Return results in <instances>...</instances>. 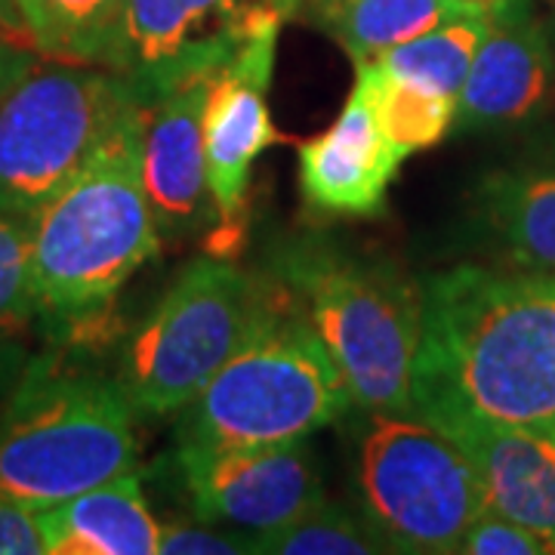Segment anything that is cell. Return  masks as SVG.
Instances as JSON below:
<instances>
[{
	"label": "cell",
	"mask_w": 555,
	"mask_h": 555,
	"mask_svg": "<svg viewBox=\"0 0 555 555\" xmlns=\"http://www.w3.org/2000/svg\"><path fill=\"white\" fill-rule=\"evenodd\" d=\"M555 429V275L454 266L423 284L414 414Z\"/></svg>",
	"instance_id": "6da1fadb"
},
{
	"label": "cell",
	"mask_w": 555,
	"mask_h": 555,
	"mask_svg": "<svg viewBox=\"0 0 555 555\" xmlns=\"http://www.w3.org/2000/svg\"><path fill=\"white\" fill-rule=\"evenodd\" d=\"M158 250V222L139 173L137 102L78 177L31 217L38 321L56 343L83 349Z\"/></svg>",
	"instance_id": "7a4b0ae2"
},
{
	"label": "cell",
	"mask_w": 555,
	"mask_h": 555,
	"mask_svg": "<svg viewBox=\"0 0 555 555\" xmlns=\"http://www.w3.org/2000/svg\"><path fill=\"white\" fill-rule=\"evenodd\" d=\"M272 281L337 361L352 404L371 414H414L423 284L389 259L321 238L281 247Z\"/></svg>",
	"instance_id": "3957f363"
},
{
	"label": "cell",
	"mask_w": 555,
	"mask_h": 555,
	"mask_svg": "<svg viewBox=\"0 0 555 555\" xmlns=\"http://www.w3.org/2000/svg\"><path fill=\"white\" fill-rule=\"evenodd\" d=\"M137 414L115 374L56 343L28 358L0 404V496L47 509L137 473Z\"/></svg>",
	"instance_id": "277c9868"
},
{
	"label": "cell",
	"mask_w": 555,
	"mask_h": 555,
	"mask_svg": "<svg viewBox=\"0 0 555 555\" xmlns=\"http://www.w3.org/2000/svg\"><path fill=\"white\" fill-rule=\"evenodd\" d=\"M349 408L352 396L337 361L281 294L257 337L179 411L177 444L259 448L309 441Z\"/></svg>",
	"instance_id": "5b68a950"
},
{
	"label": "cell",
	"mask_w": 555,
	"mask_h": 555,
	"mask_svg": "<svg viewBox=\"0 0 555 555\" xmlns=\"http://www.w3.org/2000/svg\"><path fill=\"white\" fill-rule=\"evenodd\" d=\"M281 302L269 278L217 257L189 262L120 349L118 386L137 416L179 414L257 337Z\"/></svg>",
	"instance_id": "8992f818"
},
{
	"label": "cell",
	"mask_w": 555,
	"mask_h": 555,
	"mask_svg": "<svg viewBox=\"0 0 555 555\" xmlns=\"http://www.w3.org/2000/svg\"><path fill=\"white\" fill-rule=\"evenodd\" d=\"M356 494L389 553L451 555L488 500L469 456L420 414H371L356 441Z\"/></svg>",
	"instance_id": "52a82bcc"
},
{
	"label": "cell",
	"mask_w": 555,
	"mask_h": 555,
	"mask_svg": "<svg viewBox=\"0 0 555 555\" xmlns=\"http://www.w3.org/2000/svg\"><path fill=\"white\" fill-rule=\"evenodd\" d=\"M133 105L115 72L40 56L0 96V210L35 217Z\"/></svg>",
	"instance_id": "ba28073f"
},
{
	"label": "cell",
	"mask_w": 555,
	"mask_h": 555,
	"mask_svg": "<svg viewBox=\"0 0 555 555\" xmlns=\"http://www.w3.org/2000/svg\"><path fill=\"white\" fill-rule=\"evenodd\" d=\"M275 0H120L102 68L139 105L217 75Z\"/></svg>",
	"instance_id": "9c48e42d"
},
{
	"label": "cell",
	"mask_w": 555,
	"mask_h": 555,
	"mask_svg": "<svg viewBox=\"0 0 555 555\" xmlns=\"http://www.w3.org/2000/svg\"><path fill=\"white\" fill-rule=\"evenodd\" d=\"M297 10L299 0H275L259 16L238 53L210 80L204 108V149L210 198L222 225H235L250 189L254 164L266 149L275 145L269 90L275 75L278 35L284 22L297 16Z\"/></svg>",
	"instance_id": "30bf717a"
},
{
	"label": "cell",
	"mask_w": 555,
	"mask_h": 555,
	"mask_svg": "<svg viewBox=\"0 0 555 555\" xmlns=\"http://www.w3.org/2000/svg\"><path fill=\"white\" fill-rule=\"evenodd\" d=\"M179 476L201 521L269 534L324 496L306 441L259 448H179Z\"/></svg>",
	"instance_id": "8fae6325"
},
{
	"label": "cell",
	"mask_w": 555,
	"mask_h": 555,
	"mask_svg": "<svg viewBox=\"0 0 555 555\" xmlns=\"http://www.w3.org/2000/svg\"><path fill=\"white\" fill-rule=\"evenodd\" d=\"M555 53L531 0H494L488 35L460 90L454 130L488 133L537 118L553 93Z\"/></svg>",
	"instance_id": "7c38bea8"
},
{
	"label": "cell",
	"mask_w": 555,
	"mask_h": 555,
	"mask_svg": "<svg viewBox=\"0 0 555 555\" xmlns=\"http://www.w3.org/2000/svg\"><path fill=\"white\" fill-rule=\"evenodd\" d=\"M210 80H189L139 105V173L160 238L195 235L217 219L204 149Z\"/></svg>",
	"instance_id": "4fadbf2b"
},
{
	"label": "cell",
	"mask_w": 555,
	"mask_h": 555,
	"mask_svg": "<svg viewBox=\"0 0 555 555\" xmlns=\"http://www.w3.org/2000/svg\"><path fill=\"white\" fill-rule=\"evenodd\" d=\"M420 416L469 456L488 509L555 540V429L496 423L463 411Z\"/></svg>",
	"instance_id": "5bb4252c"
},
{
	"label": "cell",
	"mask_w": 555,
	"mask_h": 555,
	"mask_svg": "<svg viewBox=\"0 0 555 555\" xmlns=\"http://www.w3.org/2000/svg\"><path fill=\"white\" fill-rule=\"evenodd\" d=\"M404 158L383 137L361 87H352L337 120L299 145L302 201L331 217H377Z\"/></svg>",
	"instance_id": "9a60e30c"
},
{
	"label": "cell",
	"mask_w": 555,
	"mask_h": 555,
	"mask_svg": "<svg viewBox=\"0 0 555 555\" xmlns=\"http://www.w3.org/2000/svg\"><path fill=\"white\" fill-rule=\"evenodd\" d=\"M473 214L506 266L555 275V149L491 170L476 189Z\"/></svg>",
	"instance_id": "2e32d148"
},
{
	"label": "cell",
	"mask_w": 555,
	"mask_h": 555,
	"mask_svg": "<svg viewBox=\"0 0 555 555\" xmlns=\"http://www.w3.org/2000/svg\"><path fill=\"white\" fill-rule=\"evenodd\" d=\"M40 528L47 555H155L160 546V521L137 473L40 509Z\"/></svg>",
	"instance_id": "e0dca14e"
},
{
	"label": "cell",
	"mask_w": 555,
	"mask_h": 555,
	"mask_svg": "<svg viewBox=\"0 0 555 555\" xmlns=\"http://www.w3.org/2000/svg\"><path fill=\"white\" fill-rule=\"evenodd\" d=\"M491 7L494 0H299L297 16L331 35L361 65L448 22L485 16Z\"/></svg>",
	"instance_id": "ac0fdd59"
},
{
	"label": "cell",
	"mask_w": 555,
	"mask_h": 555,
	"mask_svg": "<svg viewBox=\"0 0 555 555\" xmlns=\"http://www.w3.org/2000/svg\"><path fill=\"white\" fill-rule=\"evenodd\" d=\"M356 87L367 96L383 137L401 158L436 149L454 130L456 100L416 80L398 78L377 62L356 65Z\"/></svg>",
	"instance_id": "d6986e66"
},
{
	"label": "cell",
	"mask_w": 555,
	"mask_h": 555,
	"mask_svg": "<svg viewBox=\"0 0 555 555\" xmlns=\"http://www.w3.org/2000/svg\"><path fill=\"white\" fill-rule=\"evenodd\" d=\"M22 31L43 60L102 65L120 0H16Z\"/></svg>",
	"instance_id": "ffe728a7"
},
{
	"label": "cell",
	"mask_w": 555,
	"mask_h": 555,
	"mask_svg": "<svg viewBox=\"0 0 555 555\" xmlns=\"http://www.w3.org/2000/svg\"><path fill=\"white\" fill-rule=\"evenodd\" d=\"M488 25H491V13L476 16V20L448 22L371 62H377L398 78L416 80L429 90L460 100V90L466 83L481 40L488 35Z\"/></svg>",
	"instance_id": "44dd1931"
},
{
	"label": "cell",
	"mask_w": 555,
	"mask_h": 555,
	"mask_svg": "<svg viewBox=\"0 0 555 555\" xmlns=\"http://www.w3.org/2000/svg\"><path fill=\"white\" fill-rule=\"evenodd\" d=\"M257 555H377L389 553L371 521L321 496L294 521L254 537Z\"/></svg>",
	"instance_id": "7402d4cb"
},
{
	"label": "cell",
	"mask_w": 555,
	"mask_h": 555,
	"mask_svg": "<svg viewBox=\"0 0 555 555\" xmlns=\"http://www.w3.org/2000/svg\"><path fill=\"white\" fill-rule=\"evenodd\" d=\"M38 321L31 278V217L0 210V334Z\"/></svg>",
	"instance_id": "603a6c76"
},
{
	"label": "cell",
	"mask_w": 555,
	"mask_h": 555,
	"mask_svg": "<svg viewBox=\"0 0 555 555\" xmlns=\"http://www.w3.org/2000/svg\"><path fill=\"white\" fill-rule=\"evenodd\" d=\"M460 555H553L555 540L516 518L485 509L460 540Z\"/></svg>",
	"instance_id": "cb8c5ba5"
},
{
	"label": "cell",
	"mask_w": 555,
	"mask_h": 555,
	"mask_svg": "<svg viewBox=\"0 0 555 555\" xmlns=\"http://www.w3.org/2000/svg\"><path fill=\"white\" fill-rule=\"evenodd\" d=\"M164 555H241L254 553V537L219 528L210 521H170L160 525V546Z\"/></svg>",
	"instance_id": "d4e9b609"
},
{
	"label": "cell",
	"mask_w": 555,
	"mask_h": 555,
	"mask_svg": "<svg viewBox=\"0 0 555 555\" xmlns=\"http://www.w3.org/2000/svg\"><path fill=\"white\" fill-rule=\"evenodd\" d=\"M0 555H47L40 509L0 496Z\"/></svg>",
	"instance_id": "484cf974"
},
{
	"label": "cell",
	"mask_w": 555,
	"mask_h": 555,
	"mask_svg": "<svg viewBox=\"0 0 555 555\" xmlns=\"http://www.w3.org/2000/svg\"><path fill=\"white\" fill-rule=\"evenodd\" d=\"M40 60V53L20 35H13L10 28L0 25V96L16 83L20 78H25L35 62Z\"/></svg>",
	"instance_id": "4316f807"
},
{
	"label": "cell",
	"mask_w": 555,
	"mask_h": 555,
	"mask_svg": "<svg viewBox=\"0 0 555 555\" xmlns=\"http://www.w3.org/2000/svg\"><path fill=\"white\" fill-rule=\"evenodd\" d=\"M25 352L16 343V334H0V392H7L25 367Z\"/></svg>",
	"instance_id": "83f0119b"
},
{
	"label": "cell",
	"mask_w": 555,
	"mask_h": 555,
	"mask_svg": "<svg viewBox=\"0 0 555 555\" xmlns=\"http://www.w3.org/2000/svg\"><path fill=\"white\" fill-rule=\"evenodd\" d=\"M0 25H3V28H10L13 35L25 38V31H22L20 3H16V0H0ZM25 40H28V38H25Z\"/></svg>",
	"instance_id": "f1b7e54d"
}]
</instances>
